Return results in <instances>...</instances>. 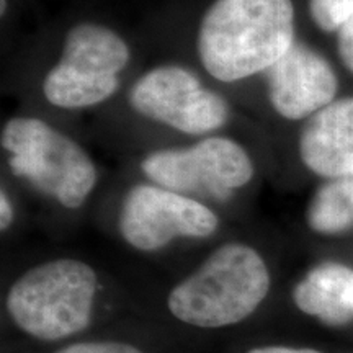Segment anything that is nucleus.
<instances>
[{
    "mask_svg": "<svg viewBox=\"0 0 353 353\" xmlns=\"http://www.w3.org/2000/svg\"><path fill=\"white\" fill-rule=\"evenodd\" d=\"M296 306L329 325L353 321V268L324 262L303 278L293 291Z\"/></svg>",
    "mask_w": 353,
    "mask_h": 353,
    "instance_id": "obj_11",
    "label": "nucleus"
},
{
    "mask_svg": "<svg viewBox=\"0 0 353 353\" xmlns=\"http://www.w3.org/2000/svg\"><path fill=\"white\" fill-rule=\"evenodd\" d=\"M97 293L94 268L74 259L44 262L8 291L7 307L20 329L41 341H59L88 325Z\"/></svg>",
    "mask_w": 353,
    "mask_h": 353,
    "instance_id": "obj_4",
    "label": "nucleus"
},
{
    "mask_svg": "<svg viewBox=\"0 0 353 353\" xmlns=\"http://www.w3.org/2000/svg\"><path fill=\"white\" fill-rule=\"evenodd\" d=\"M270 290L265 260L250 245L231 242L214 250L195 273L170 291V312L196 327H224L244 321Z\"/></svg>",
    "mask_w": 353,
    "mask_h": 353,
    "instance_id": "obj_2",
    "label": "nucleus"
},
{
    "mask_svg": "<svg viewBox=\"0 0 353 353\" xmlns=\"http://www.w3.org/2000/svg\"><path fill=\"white\" fill-rule=\"evenodd\" d=\"M0 213H2L0 214V228H2V231H6L13 221V206L10 198L7 196V193L3 190L0 193Z\"/></svg>",
    "mask_w": 353,
    "mask_h": 353,
    "instance_id": "obj_16",
    "label": "nucleus"
},
{
    "mask_svg": "<svg viewBox=\"0 0 353 353\" xmlns=\"http://www.w3.org/2000/svg\"><path fill=\"white\" fill-rule=\"evenodd\" d=\"M307 223L321 234L353 228V176L334 179L317 190L307 210Z\"/></svg>",
    "mask_w": 353,
    "mask_h": 353,
    "instance_id": "obj_12",
    "label": "nucleus"
},
{
    "mask_svg": "<svg viewBox=\"0 0 353 353\" xmlns=\"http://www.w3.org/2000/svg\"><path fill=\"white\" fill-rule=\"evenodd\" d=\"M131 50L108 26L79 23L65 34L63 52L43 81V95L52 107L90 108L105 103L120 88Z\"/></svg>",
    "mask_w": 353,
    "mask_h": 353,
    "instance_id": "obj_5",
    "label": "nucleus"
},
{
    "mask_svg": "<svg viewBox=\"0 0 353 353\" xmlns=\"http://www.w3.org/2000/svg\"><path fill=\"white\" fill-rule=\"evenodd\" d=\"M0 143L13 174L64 208H81L94 192L99 172L92 157L50 123L34 117L12 118L2 128Z\"/></svg>",
    "mask_w": 353,
    "mask_h": 353,
    "instance_id": "obj_3",
    "label": "nucleus"
},
{
    "mask_svg": "<svg viewBox=\"0 0 353 353\" xmlns=\"http://www.w3.org/2000/svg\"><path fill=\"white\" fill-rule=\"evenodd\" d=\"M57 353H141L138 348L118 342H85L74 343Z\"/></svg>",
    "mask_w": 353,
    "mask_h": 353,
    "instance_id": "obj_14",
    "label": "nucleus"
},
{
    "mask_svg": "<svg viewBox=\"0 0 353 353\" xmlns=\"http://www.w3.org/2000/svg\"><path fill=\"white\" fill-rule=\"evenodd\" d=\"M337 44L343 64L353 72V17L339 30Z\"/></svg>",
    "mask_w": 353,
    "mask_h": 353,
    "instance_id": "obj_15",
    "label": "nucleus"
},
{
    "mask_svg": "<svg viewBox=\"0 0 353 353\" xmlns=\"http://www.w3.org/2000/svg\"><path fill=\"white\" fill-rule=\"evenodd\" d=\"M309 12L321 30L339 33L353 17V0H309Z\"/></svg>",
    "mask_w": 353,
    "mask_h": 353,
    "instance_id": "obj_13",
    "label": "nucleus"
},
{
    "mask_svg": "<svg viewBox=\"0 0 353 353\" xmlns=\"http://www.w3.org/2000/svg\"><path fill=\"white\" fill-rule=\"evenodd\" d=\"M293 44L291 0H216L196 38L201 65L224 83L267 72Z\"/></svg>",
    "mask_w": 353,
    "mask_h": 353,
    "instance_id": "obj_1",
    "label": "nucleus"
},
{
    "mask_svg": "<svg viewBox=\"0 0 353 353\" xmlns=\"http://www.w3.org/2000/svg\"><path fill=\"white\" fill-rule=\"evenodd\" d=\"M299 156L324 179L353 176V99L334 100L309 118L299 138Z\"/></svg>",
    "mask_w": 353,
    "mask_h": 353,
    "instance_id": "obj_10",
    "label": "nucleus"
},
{
    "mask_svg": "<svg viewBox=\"0 0 353 353\" xmlns=\"http://www.w3.org/2000/svg\"><path fill=\"white\" fill-rule=\"evenodd\" d=\"M141 170L159 187L182 195L226 201L254 176L245 148L231 138L210 136L187 148L159 149L148 154Z\"/></svg>",
    "mask_w": 353,
    "mask_h": 353,
    "instance_id": "obj_6",
    "label": "nucleus"
},
{
    "mask_svg": "<svg viewBox=\"0 0 353 353\" xmlns=\"http://www.w3.org/2000/svg\"><path fill=\"white\" fill-rule=\"evenodd\" d=\"M130 103L141 117L192 136L219 130L231 113L223 95L176 64H162L144 72L131 87Z\"/></svg>",
    "mask_w": 353,
    "mask_h": 353,
    "instance_id": "obj_7",
    "label": "nucleus"
},
{
    "mask_svg": "<svg viewBox=\"0 0 353 353\" xmlns=\"http://www.w3.org/2000/svg\"><path fill=\"white\" fill-rule=\"evenodd\" d=\"M249 353H322L314 348H291V347H260Z\"/></svg>",
    "mask_w": 353,
    "mask_h": 353,
    "instance_id": "obj_17",
    "label": "nucleus"
},
{
    "mask_svg": "<svg viewBox=\"0 0 353 353\" xmlns=\"http://www.w3.org/2000/svg\"><path fill=\"white\" fill-rule=\"evenodd\" d=\"M268 100L280 117L298 121L329 107L337 94L339 81L324 56L294 41L267 70Z\"/></svg>",
    "mask_w": 353,
    "mask_h": 353,
    "instance_id": "obj_9",
    "label": "nucleus"
},
{
    "mask_svg": "<svg viewBox=\"0 0 353 353\" xmlns=\"http://www.w3.org/2000/svg\"><path fill=\"white\" fill-rule=\"evenodd\" d=\"M218 226V216L200 200L156 183L132 187L120 210L121 236L143 252L162 249L176 237H210Z\"/></svg>",
    "mask_w": 353,
    "mask_h": 353,
    "instance_id": "obj_8",
    "label": "nucleus"
},
{
    "mask_svg": "<svg viewBox=\"0 0 353 353\" xmlns=\"http://www.w3.org/2000/svg\"><path fill=\"white\" fill-rule=\"evenodd\" d=\"M6 12V0H2V13Z\"/></svg>",
    "mask_w": 353,
    "mask_h": 353,
    "instance_id": "obj_18",
    "label": "nucleus"
}]
</instances>
